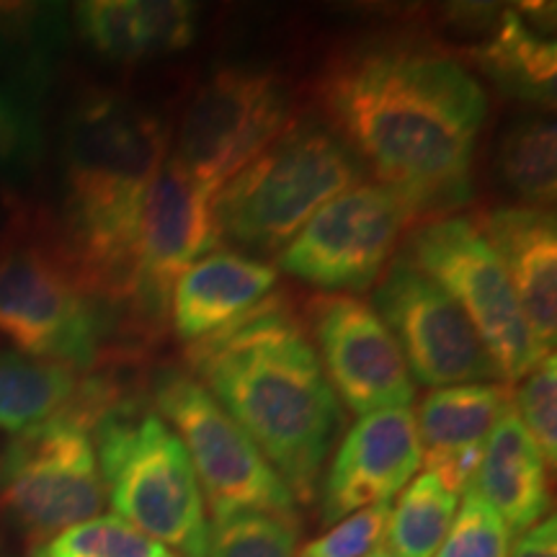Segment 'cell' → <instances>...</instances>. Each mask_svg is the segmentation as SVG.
Returning a JSON list of instances; mask_svg holds the SVG:
<instances>
[{"label": "cell", "mask_w": 557, "mask_h": 557, "mask_svg": "<svg viewBox=\"0 0 557 557\" xmlns=\"http://www.w3.org/2000/svg\"><path fill=\"white\" fill-rule=\"evenodd\" d=\"M318 101L346 148L416 218H444L470 199L487 99L457 58L413 41H369L323 67Z\"/></svg>", "instance_id": "cell-1"}, {"label": "cell", "mask_w": 557, "mask_h": 557, "mask_svg": "<svg viewBox=\"0 0 557 557\" xmlns=\"http://www.w3.org/2000/svg\"><path fill=\"white\" fill-rule=\"evenodd\" d=\"M186 359L191 377L253 438L295 504L310 506L338 431L341 400L287 302L267 297L227 329L191 344Z\"/></svg>", "instance_id": "cell-2"}, {"label": "cell", "mask_w": 557, "mask_h": 557, "mask_svg": "<svg viewBox=\"0 0 557 557\" xmlns=\"http://www.w3.org/2000/svg\"><path fill=\"white\" fill-rule=\"evenodd\" d=\"M165 158L163 116L129 96L88 94L67 114V261L94 295H127L139 218Z\"/></svg>", "instance_id": "cell-3"}, {"label": "cell", "mask_w": 557, "mask_h": 557, "mask_svg": "<svg viewBox=\"0 0 557 557\" xmlns=\"http://www.w3.org/2000/svg\"><path fill=\"white\" fill-rule=\"evenodd\" d=\"M94 444L116 517L184 557H207L209 521L201 487L181 438L143 403H107Z\"/></svg>", "instance_id": "cell-4"}, {"label": "cell", "mask_w": 557, "mask_h": 557, "mask_svg": "<svg viewBox=\"0 0 557 557\" xmlns=\"http://www.w3.org/2000/svg\"><path fill=\"white\" fill-rule=\"evenodd\" d=\"M361 163L336 132L292 122L271 148L214 194L220 238L250 250H278L320 207L361 184Z\"/></svg>", "instance_id": "cell-5"}, {"label": "cell", "mask_w": 557, "mask_h": 557, "mask_svg": "<svg viewBox=\"0 0 557 557\" xmlns=\"http://www.w3.org/2000/svg\"><path fill=\"white\" fill-rule=\"evenodd\" d=\"M101 400L75 393L58 416L21 431L0 455V511L32 545L96 519L107 506L94 423Z\"/></svg>", "instance_id": "cell-6"}, {"label": "cell", "mask_w": 557, "mask_h": 557, "mask_svg": "<svg viewBox=\"0 0 557 557\" xmlns=\"http://www.w3.org/2000/svg\"><path fill=\"white\" fill-rule=\"evenodd\" d=\"M156 406L189 451L214 521L235 513L299 521L289 487L199 380L165 369L156 377Z\"/></svg>", "instance_id": "cell-7"}, {"label": "cell", "mask_w": 557, "mask_h": 557, "mask_svg": "<svg viewBox=\"0 0 557 557\" xmlns=\"http://www.w3.org/2000/svg\"><path fill=\"white\" fill-rule=\"evenodd\" d=\"M292 124V96L276 73L222 67L201 83L178 124L171 160L218 194Z\"/></svg>", "instance_id": "cell-8"}, {"label": "cell", "mask_w": 557, "mask_h": 557, "mask_svg": "<svg viewBox=\"0 0 557 557\" xmlns=\"http://www.w3.org/2000/svg\"><path fill=\"white\" fill-rule=\"evenodd\" d=\"M107 320L67 259L41 246L0 253V338L16 354L67 369L99 359Z\"/></svg>", "instance_id": "cell-9"}, {"label": "cell", "mask_w": 557, "mask_h": 557, "mask_svg": "<svg viewBox=\"0 0 557 557\" xmlns=\"http://www.w3.org/2000/svg\"><path fill=\"white\" fill-rule=\"evenodd\" d=\"M408 261L429 274L468 315L500 382H519L537 364L524 315L504 263L470 218H434L410 235Z\"/></svg>", "instance_id": "cell-10"}, {"label": "cell", "mask_w": 557, "mask_h": 557, "mask_svg": "<svg viewBox=\"0 0 557 557\" xmlns=\"http://www.w3.org/2000/svg\"><path fill=\"white\" fill-rule=\"evenodd\" d=\"M413 218L406 199L387 186L357 184L312 214L282 248L278 267L320 289H367Z\"/></svg>", "instance_id": "cell-11"}, {"label": "cell", "mask_w": 557, "mask_h": 557, "mask_svg": "<svg viewBox=\"0 0 557 557\" xmlns=\"http://www.w3.org/2000/svg\"><path fill=\"white\" fill-rule=\"evenodd\" d=\"M372 308L393 331L413 382L436 389L500 382L468 315L406 256L389 263Z\"/></svg>", "instance_id": "cell-12"}, {"label": "cell", "mask_w": 557, "mask_h": 557, "mask_svg": "<svg viewBox=\"0 0 557 557\" xmlns=\"http://www.w3.org/2000/svg\"><path fill=\"white\" fill-rule=\"evenodd\" d=\"M212 201V191L201 189L197 181L165 158L145 199L124 295L139 312L156 320L163 318L186 269L218 248L220 233Z\"/></svg>", "instance_id": "cell-13"}, {"label": "cell", "mask_w": 557, "mask_h": 557, "mask_svg": "<svg viewBox=\"0 0 557 557\" xmlns=\"http://www.w3.org/2000/svg\"><path fill=\"white\" fill-rule=\"evenodd\" d=\"M312 333L333 393L354 413L408 408L416 398L398 341L374 308L351 295L318 297L310 308Z\"/></svg>", "instance_id": "cell-14"}, {"label": "cell", "mask_w": 557, "mask_h": 557, "mask_svg": "<svg viewBox=\"0 0 557 557\" xmlns=\"http://www.w3.org/2000/svg\"><path fill=\"white\" fill-rule=\"evenodd\" d=\"M421 468L416 413L385 408L361 416L346 431L320 493V513L329 527L361 508L389 504Z\"/></svg>", "instance_id": "cell-15"}, {"label": "cell", "mask_w": 557, "mask_h": 557, "mask_svg": "<svg viewBox=\"0 0 557 557\" xmlns=\"http://www.w3.org/2000/svg\"><path fill=\"white\" fill-rule=\"evenodd\" d=\"M480 233L504 263L524 315L534 357L555 354L557 338V222L537 207H498L480 220Z\"/></svg>", "instance_id": "cell-16"}, {"label": "cell", "mask_w": 557, "mask_h": 557, "mask_svg": "<svg viewBox=\"0 0 557 557\" xmlns=\"http://www.w3.org/2000/svg\"><path fill=\"white\" fill-rule=\"evenodd\" d=\"M508 406V389L500 382L429 393L416 418L421 465L455 496L468 493L475 483L487 436Z\"/></svg>", "instance_id": "cell-17"}, {"label": "cell", "mask_w": 557, "mask_h": 557, "mask_svg": "<svg viewBox=\"0 0 557 557\" xmlns=\"http://www.w3.org/2000/svg\"><path fill=\"white\" fill-rule=\"evenodd\" d=\"M278 271L233 250H212L178 278L171 295L173 331L186 344L205 341L248 315L274 292Z\"/></svg>", "instance_id": "cell-18"}, {"label": "cell", "mask_w": 557, "mask_h": 557, "mask_svg": "<svg viewBox=\"0 0 557 557\" xmlns=\"http://www.w3.org/2000/svg\"><path fill=\"white\" fill-rule=\"evenodd\" d=\"M73 18L90 50L114 62L176 54L197 37V9L186 0H86Z\"/></svg>", "instance_id": "cell-19"}, {"label": "cell", "mask_w": 557, "mask_h": 557, "mask_svg": "<svg viewBox=\"0 0 557 557\" xmlns=\"http://www.w3.org/2000/svg\"><path fill=\"white\" fill-rule=\"evenodd\" d=\"M472 487L493 506L511 534H524L547 519V462L513 406L498 416L487 436Z\"/></svg>", "instance_id": "cell-20"}, {"label": "cell", "mask_w": 557, "mask_h": 557, "mask_svg": "<svg viewBox=\"0 0 557 557\" xmlns=\"http://www.w3.org/2000/svg\"><path fill=\"white\" fill-rule=\"evenodd\" d=\"M478 60L493 81L527 101H555V41L542 29H534L521 13H500L491 37L478 47Z\"/></svg>", "instance_id": "cell-21"}, {"label": "cell", "mask_w": 557, "mask_h": 557, "mask_svg": "<svg viewBox=\"0 0 557 557\" xmlns=\"http://www.w3.org/2000/svg\"><path fill=\"white\" fill-rule=\"evenodd\" d=\"M78 380L67 367L0 351V429L21 434L73 403Z\"/></svg>", "instance_id": "cell-22"}, {"label": "cell", "mask_w": 557, "mask_h": 557, "mask_svg": "<svg viewBox=\"0 0 557 557\" xmlns=\"http://www.w3.org/2000/svg\"><path fill=\"white\" fill-rule=\"evenodd\" d=\"M557 135L545 114L524 116L504 132L498 148V171L504 184L524 207L547 209L557 194Z\"/></svg>", "instance_id": "cell-23"}, {"label": "cell", "mask_w": 557, "mask_h": 557, "mask_svg": "<svg viewBox=\"0 0 557 557\" xmlns=\"http://www.w3.org/2000/svg\"><path fill=\"white\" fill-rule=\"evenodd\" d=\"M457 517V496L436 475H418L389 511L387 542L395 557H434Z\"/></svg>", "instance_id": "cell-24"}, {"label": "cell", "mask_w": 557, "mask_h": 557, "mask_svg": "<svg viewBox=\"0 0 557 557\" xmlns=\"http://www.w3.org/2000/svg\"><path fill=\"white\" fill-rule=\"evenodd\" d=\"M120 517H96L32 547L29 557H171Z\"/></svg>", "instance_id": "cell-25"}, {"label": "cell", "mask_w": 557, "mask_h": 557, "mask_svg": "<svg viewBox=\"0 0 557 557\" xmlns=\"http://www.w3.org/2000/svg\"><path fill=\"white\" fill-rule=\"evenodd\" d=\"M299 521L235 513L209 527L207 557H299Z\"/></svg>", "instance_id": "cell-26"}, {"label": "cell", "mask_w": 557, "mask_h": 557, "mask_svg": "<svg viewBox=\"0 0 557 557\" xmlns=\"http://www.w3.org/2000/svg\"><path fill=\"white\" fill-rule=\"evenodd\" d=\"M511 555V532L493 506L475 487L465 493L462 506L451 529L434 557H508Z\"/></svg>", "instance_id": "cell-27"}, {"label": "cell", "mask_w": 557, "mask_h": 557, "mask_svg": "<svg viewBox=\"0 0 557 557\" xmlns=\"http://www.w3.org/2000/svg\"><path fill=\"white\" fill-rule=\"evenodd\" d=\"M513 410L519 421L524 423L527 434L532 436L534 447L549 468L557 462V364L555 354L540 359L529 372L521 377Z\"/></svg>", "instance_id": "cell-28"}, {"label": "cell", "mask_w": 557, "mask_h": 557, "mask_svg": "<svg viewBox=\"0 0 557 557\" xmlns=\"http://www.w3.org/2000/svg\"><path fill=\"white\" fill-rule=\"evenodd\" d=\"M41 156V132L29 101L0 86V184L32 176Z\"/></svg>", "instance_id": "cell-29"}, {"label": "cell", "mask_w": 557, "mask_h": 557, "mask_svg": "<svg viewBox=\"0 0 557 557\" xmlns=\"http://www.w3.org/2000/svg\"><path fill=\"white\" fill-rule=\"evenodd\" d=\"M389 504H377L361 508L351 517L341 519L329 532L320 534L299 549V557H367L377 553L387 537Z\"/></svg>", "instance_id": "cell-30"}, {"label": "cell", "mask_w": 557, "mask_h": 557, "mask_svg": "<svg viewBox=\"0 0 557 557\" xmlns=\"http://www.w3.org/2000/svg\"><path fill=\"white\" fill-rule=\"evenodd\" d=\"M508 557H557V521L542 519L537 527L521 534Z\"/></svg>", "instance_id": "cell-31"}, {"label": "cell", "mask_w": 557, "mask_h": 557, "mask_svg": "<svg viewBox=\"0 0 557 557\" xmlns=\"http://www.w3.org/2000/svg\"><path fill=\"white\" fill-rule=\"evenodd\" d=\"M367 557H395V555L387 553V549H377V553H372V555H367Z\"/></svg>", "instance_id": "cell-32"}, {"label": "cell", "mask_w": 557, "mask_h": 557, "mask_svg": "<svg viewBox=\"0 0 557 557\" xmlns=\"http://www.w3.org/2000/svg\"><path fill=\"white\" fill-rule=\"evenodd\" d=\"M171 557H178V555H171Z\"/></svg>", "instance_id": "cell-33"}]
</instances>
